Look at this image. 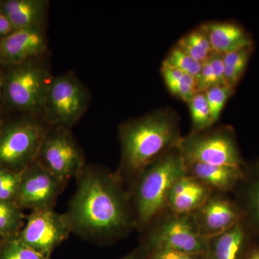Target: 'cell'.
Masks as SVG:
<instances>
[{"label":"cell","instance_id":"15","mask_svg":"<svg viewBox=\"0 0 259 259\" xmlns=\"http://www.w3.org/2000/svg\"><path fill=\"white\" fill-rule=\"evenodd\" d=\"M248 237L241 221L226 231L208 238L205 259H244Z\"/></svg>","mask_w":259,"mask_h":259},{"label":"cell","instance_id":"33","mask_svg":"<svg viewBox=\"0 0 259 259\" xmlns=\"http://www.w3.org/2000/svg\"><path fill=\"white\" fill-rule=\"evenodd\" d=\"M244 259H259V247L248 250Z\"/></svg>","mask_w":259,"mask_h":259},{"label":"cell","instance_id":"5","mask_svg":"<svg viewBox=\"0 0 259 259\" xmlns=\"http://www.w3.org/2000/svg\"><path fill=\"white\" fill-rule=\"evenodd\" d=\"M50 128L40 115H20L5 120L0 136V167L21 172L36 161Z\"/></svg>","mask_w":259,"mask_h":259},{"label":"cell","instance_id":"27","mask_svg":"<svg viewBox=\"0 0 259 259\" xmlns=\"http://www.w3.org/2000/svg\"><path fill=\"white\" fill-rule=\"evenodd\" d=\"M21 172L0 167V201L14 202L18 197L22 180Z\"/></svg>","mask_w":259,"mask_h":259},{"label":"cell","instance_id":"35","mask_svg":"<svg viewBox=\"0 0 259 259\" xmlns=\"http://www.w3.org/2000/svg\"><path fill=\"white\" fill-rule=\"evenodd\" d=\"M3 113H5L3 110H0V136H1L2 133H3V127H4L5 120V117L3 115Z\"/></svg>","mask_w":259,"mask_h":259},{"label":"cell","instance_id":"21","mask_svg":"<svg viewBox=\"0 0 259 259\" xmlns=\"http://www.w3.org/2000/svg\"><path fill=\"white\" fill-rule=\"evenodd\" d=\"M177 47L201 63L207 60L213 53L208 37L202 26L182 37Z\"/></svg>","mask_w":259,"mask_h":259},{"label":"cell","instance_id":"23","mask_svg":"<svg viewBox=\"0 0 259 259\" xmlns=\"http://www.w3.org/2000/svg\"><path fill=\"white\" fill-rule=\"evenodd\" d=\"M250 47L223 55L225 81L233 88L241 79L249 60Z\"/></svg>","mask_w":259,"mask_h":259},{"label":"cell","instance_id":"3","mask_svg":"<svg viewBox=\"0 0 259 259\" xmlns=\"http://www.w3.org/2000/svg\"><path fill=\"white\" fill-rule=\"evenodd\" d=\"M2 109L5 112L42 116L54 76L41 57L3 66Z\"/></svg>","mask_w":259,"mask_h":259},{"label":"cell","instance_id":"13","mask_svg":"<svg viewBox=\"0 0 259 259\" xmlns=\"http://www.w3.org/2000/svg\"><path fill=\"white\" fill-rule=\"evenodd\" d=\"M192 214L202 236L209 238L229 229L241 221V212L229 199L210 197Z\"/></svg>","mask_w":259,"mask_h":259},{"label":"cell","instance_id":"8","mask_svg":"<svg viewBox=\"0 0 259 259\" xmlns=\"http://www.w3.org/2000/svg\"><path fill=\"white\" fill-rule=\"evenodd\" d=\"M37 161L65 182L79 177L85 168L83 153L70 129L60 126L49 129Z\"/></svg>","mask_w":259,"mask_h":259},{"label":"cell","instance_id":"34","mask_svg":"<svg viewBox=\"0 0 259 259\" xmlns=\"http://www.w3.org/2000/svg\"><path fill=\"white\" fill-rule=\"evenodd\" d=\"M3 81H4V78H3V67H2V65L0 64V110H3L2 102H3Z\"/></svg>","mask_w":259,"mask_h":259},{"label":"cell","instance_id":"6","mask_svg":"<svg viewBox=\"0 0 259 259\" xmlns=\"http://www.w3.org/2000/svg\"><path fill=\"white\" fill-rule=\"evenodd\" d=\"M90 94L74 72L54 76L48 92L42 117L51 127L71 129L88 109Z\"/></svg>","mask_w":259,"mask_h":259},{"label":"cell","instance_id":"20","mask_svg":"<svg viewBox=\"0 0 259 259\" xmlns=\"http://www.w3.org/2000/svg\"><path fill=\"white\" fill-rule=\"evenodd\" d=\"M226 85L223 54L213 52L204 62L197 81V90L204 92L212 87Z\"/></svg>","mask_w":259,"mask_h":259},{"label":"cell","instance_id":"24","mask_svg":"<svg viewBox=\"0 0 259 259\" xmlns=\"http://www.w3.org/2000/svg\"><path fill=\"white\" fill-rule=\"evenodd\" d=\"M188 105L194 133L205 131L214 124L204 92L196 93L188 102Z\"/></svg>","mask_w":259,"mask_h":259},{"label":"cell","instance_id":"12","mask_svg":"<svg viewBox=\"0 0 259 259\" xmlns=\"http://www.w3.org/2000/svg\"><path fill=\"white\" fill-rule=\"evenodd\" d=\"M47 49L44 26L13 30L0 40V64H20L41 56Z\"/></svg>","mask_w":259,"mask_h":259},{"label":"cell","instance_id":"31","mask_svg":"<svg viewBox=\"0 0 259 259\" xmlns=\"http://www.w3.org/2000/svg\"><path fill=\"white\" fill-rule=\"evenodd\" d=\"M13 30H15L14 28L12 26L11 23H10L8 17L0 4V40L9 35Z\"/></svg>","mask_w":259,"mask_h":259},{"label":"cell","instance_id":"22","mask_svg":"<svg viewBox=\"0 0 259 259\" xmlns=\"http://www.w3.org/2000/svg\"><path fill=\"white\" fill-rule=\"evenodd\" d=\"M22 209L14 202L0 201V237L3 240L17 238L24 226Z\"/></svg>","mask_w":259,"mask_h":259},{"label":"cell","instance_id":"10","mask_svg":"<svg viewBox=\"0 0 259 259\" xmlns=\"http://www.w3.org/2000/svg\"><path fill=\"white\" fill-rule=\"evenodd\" d=\"M145 244L148 250L168 248L205 255L208 238L201 234L192 213L173 214L154 228Z\"/></svg>","mask_w":259,"mask_h":259},{"label":"cell","instance_id":"7","mask_svg":"<svg viewBox=\"0 0 259 259\" xmlns=\"http://www.w3.org/2000/svg\"><path fill=\"white\" fill-rule=\"evenodd\" d=\"M178 148L187 163L236 166L242 163L236 141L226 131L194 132L181 139Z\"/></svg>","mask_w":259,"mask_h":259},{"label":"cell","instance_id":"25","mask_svg":"<svg viewBox=\"0 0 259 259\" xmlns=\"http://www.w3.org/2000/svg\"><path fill=\"white\" fill-rule=\"evenodd\" d=\"M163 63L191 75L197 81L202 67V63L196 60L177 47L170 51Z\"/></svg>","mask_w":259,"mask_h":259},{"label":"cell","instance_id":"26","mask_svg":"<svg viewBox=\"0 0 259 259\" xmlns=\"http://www.w3.org/2000/svg\"><path fill=\"white\" fill-rule=\"evenodd\" d=\"M0 259H48L17 238L2 240Z\"/></svg>","mask_w":259,"mask_h":259},{"label":"cell","instance_id":"16","mask_svg":"<svg viewBox=\"0 0 259 259\" xmlns=\"http://www.w3.org/2000/svg\"><path fill=\"white\" fill-rule=\"evenodd\" d=\"M14 30L44 26L49 9L47 0H0Z\"/></svg>","mask_w":259,"mask_h":259},{"label":"cell","instance_id":"28","mask_svg":"<svg viewBox=\"0 0 259 259\" xmlns=\"http://www.w3.org/2000/svg\"><path fill=\"white\" fill-rule=\"evenodd\" d=\"M233 90V88L228 85H221L212 87L204 92L208 102L213 123H215L219 120Z\"/></svg>","mask_w":259,"mask_h":259},{"label":"cell","instance_id":"9","mask_svg":"<svg viewBox=\"0 0 259 259\" xmlns=\"http://www.w3.org/2000/svg\"><path fill=\"white\" fill-rule=\"evenodd\" d=\"M73 231L67 214L56 212L54 208L32 210L19 233L24 243L48 259L53 251Z\"/></svg>","mask_w":259,"mask_h":259},{"label":"cell","instance_id":"19","mask_svg":"<svg viewBox=\"0 0 259 259\" xmlns=\"http://www.w3.org/2000/svg\"><path fill=\"white\" fill-rule=\"evenodd\" d=\"M161 73L172 95L188 102L197 93V80L190 74L163 63Z\"/></svg>","mask_w":259,"mask_h":259},{"label":"cell","instance_id":"36","mask_svg":"<svg viewBox=\"0 0 259 259\" xmlns=\"http://www.w3.org/2000/svg\"><path fill=\"white\" fill-rule=\"evenodd\" d=\"M0 242H1V241H0Z\"/></svg>","mask_w":259,"mask_h":259},{"label":"cell","instance_id":"17","mask_svg":"<svg viewBox=\"0 0 259 259\" xmlns=\"http://www.w3.org/2000/svg\"><path fill=\"white\" fill-rule=\"evenodd\" d=\"M212 51L225 54L250 47L251 39L241 27L231 23H209L202 25Z\"/></svg>","mask_w":259,"mask_h":259},{"label":"cell","instance_id":"2","mask_svg":"<svg viewBox=\"0 0 259 259\" xmlns=\"http://www.w3.org/2000/svg\"><path fill=\"white\" fill-rule=\"evenodd\" d=\"M120 139L122 168L131 175H139L164 153L178 147L182 138L173 115L158 112L121 125Z\"/></svg>","mask_w":259,"mask_h":259},{"label":"cell","instance_id":"30","mask_svg":"<svg viewBox=\"0 0 259 259\" xmlns=\"http://www.w3.org/2000/svg\"><path fill=\"white\" fill-rule=\"evenodd\" d=\"M250 204L253 211V217L259 225V177L257 180L250 195Z\"/></svg>","mask_w":259,"mask_h":259},{"label":"cell","instance_id":"4","mask_svg":"<svg viewBox=\"0 0 259 259\" xmlns=\"http://www.w3.org/2000/svg\"><path fill=\"white\" fill-rule=\"evenodd\" d=\"M187 175L185 159L178 147L164 153L139 174L135 206L140 225L146 226L167 207L171 187Z\"/></svg>","mask_w":259,"mask_h":259},{"label":"cell","instance_id":"11","mask_svg":"<svg viewBox=\"0 0 259 259\" xmlns=\"http://www.w3.org/2000/svg\"><path fill=\"white\" fill-rule=\"evenodd\" d=\"M64 183L40 162H34L22 173L15 203L21 209L28 208L32 211L53 208Z\"/></svg>","mask_w":259,"mask_h":259},{"label":"cell","instance_id":"1","mask_svg":"<svg viewBox=\"0 0 259 259\" xmlns=\"http://www.w3.org/2000/svg\"><path fill=\"white\" fill-rule=\"evenodd\" d=\"M66 213L73 231L107 237L125 231L132 223L128 202L116 177L83 168Z\"/></svg>","mask_w":259,"mask_h":259},{"label":"cell","instance_id":"32","mask_svg":"<svg viewBox=\"0 0 259 259\" xmlns=\"http://www.w3.org/2000/svg\"><path fill=\"white\" fill-rule=\"evenodd\" d=\"M148 253V248L146 245H141L120 259H146Z\"/></svg>","mask_w":259,"mask_h":259},{"label":"cell","instance_id":"18","mask_svg":"<svg viewBox=\"0 0 259 259\" xmlns=\"http://www.w3.org/2000/svg\"><path fill=\"white\" fill-rule=\"evenodd\" d=\"M187 174L197 179L212 190H231L241 178V166L187 163Z\"/></svg>","mask_w":259,"mask_h":259},{"label":"cell","instance_id":"14","mask_svg":"<svg viewBox=\"0 0 259 259\" xmlns=\"http://www.w3.org/2000/svg\"><path fill=\"white\" fill-rule=\"evenodd\" d=\"M212 189L187 174L171 187L167 207L173 214H190L199 208L212 196Z\"/></svg>","mask_w":259,"mask_h":259},{"label":"cell","instance_id":"29","mask_svg":"<svg viewBox=\"0 0 259 259\" xmlns=\"http://www.w3.org/2000/svg\"><path fill=\"white\" fill-rule=\"evenodd\" d=\"M146 259H205V255L193 254L168 248L148 250Z\"/></svg>","mask_w":259,"mask_h":259}]
</instances>
